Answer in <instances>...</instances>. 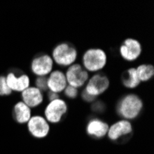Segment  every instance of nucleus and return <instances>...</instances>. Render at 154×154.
I'll return each mask as SVG.
<instances>
[{"label": "nucleus", "instance_id": "1", "mask_svg": "<svg viewBox=\"0 0 154 154\" xmlns=\"http://www.w3.org/2000/svg\"><path fill=\"white\" fill-rule=\"evenodd\" d=\"M143 108L142 100L135 94H128L125 96L119 102L117 105V113L125 120L134 119L138 115Z\"/></svg>", "mask_w": 154, "mask_h": 154}, {"label": "nucleus", "instance_id": "14", "mask_svg": "<svg viewBox=\"0 0 154 154\" xmlns=\"http://www.w3.org/2000/svg\"><path fill=\"white\" fill-rule=\"evenodd\" d=\"M108 129L109 125L100 119L91 120L87 125V133L96 137H102L105 136L108 132Z\"/></svg>", "mask_w": 154, "mask_h": 154}, {"label": "nucleus", "instance_id": "20", "mask_svg": "<svg viewBox=\"0 0 154 154\" xmlns=\"http://www.w3.org/2000/svg\"><path fill=\"white\" fill-rule=\"evenodd\" d=\"M64 93L67 98H69V99H75L79 94V91H78V89H76L74 87L67 85L66 87V89L64 90Z\"/></svg>", "mask_w": 154, "mask_h": 154}, {"label": "nucleus", "instance_id": "15", "mask_svg": "<svg viewBox=\"0 0 154 154\" xmlns=\"http://www.w3.org/2000/svg\"><path fill=\"white\" fill-rule=\"evenodd\" d=\"M13 114L15 120L20 124L28 123L32 117V111L29 106H27L23 102H20L15 104L13 109Z\"/></svg>", "mask_w": 154, "mask_h": 154}, {"label": "nucleus", "instance_id": "4", "mask_svg": "<svg viewBox=\"0 0 154 154\" xmlns=\"http://www.w3.org/2000/svg\"><path fill=\"white\" fill-rule=\"evenodd\" d=\"M65 76L68 86L76 89L82 87L89 79L88 71L79 64H73L69 66Z\"/></svg>", "mask_w": 154, "mask_h": 154}, {"label": "nucleus", "instance_id": "16", "mask_svg": "<svg viewBox=\"0 0 154 154\" xmlns=\"http://www.w3.org/2000/svg\"><path fill=\"white\" fill-rule=\"evenodd\" d=\"M139 83H140V81L138 79L136 68H134V67L129 68L127 72V76L123 79L124 86L128 89H134L139 85Z\"/></svg>", "mask_w": 154, "mask_h": 154}, {"label": "nucleus", "instance_id": "13", "mask_svg": "<svg viewBox=\"0 0 154 154\" xmlns=\"http://www.w3.org/2000/svg\"><path fill=\"white\" fill-rule=\"evenodd\" d=\"M132 132L131 123L128 120H121L114 124L108 129V137L112 140H116L124 135H128Z\"/></svg>", "mask_w": 154, "mask_h": 154}, {"label": "nucleus", "instance_id": "12", "mask_svg": "<svg viewBox=\"0 0 154 154\" xmlns=\"http://www.w3.org/2000/svg\"><path fill=\"white\" fill-rule=\"evenodd\" d=\"M6 81L9 89L13 91L22 92L30 87V79L27 75L17 77L14 73H9L6 77Z\"/></svg>", "mask_w": 154, "mask_h": 154}, {"label": "nucleus", "instance_id": "11", "mask_svg": "<svg viewBox=\"0 0 154 154\" xmlns=\"http://www.w3.org/2000/svg\"><path fill=\"white\" fill-rule=\"evenodd\" d=\"M22 102L30 108L39 106L44 101L43 93L36 87H29L21 92Z\"/></svg>", "mask_w": 154, "mask_h": 154}, {"label": "nucleus", "instance_id": "10", "mask_svg": "<svg viewBox=\"0 0 154 154\" xmlns=\"http://www.w3.org/2000/svg\"><path fill=\"white\" fill-rule=\"evenodd\" d=\"M66 86L67 82L66 76L62 71L54 70L49 74V77L47 78V88L51 92L58 94L64 91Z\"/></svg>", "mask_w": 154, "mask_h": 154}, {"label": "nucleus", "instance_id": "5", "mask_svg": "<svg viewBox=\"0 0 154 154\" xmlns=\"http://www.w3.org/2000/svg\"><path fill=\"white\" fill-rule=\"evenodd\" d=\"M67 112V105L64 100L55 99L51 101L45 109V116L47 122L58 123Z\"/></svg>", "mask_w": 154, "mask_h": 154}, {"label": "nucleus", "instance_id": "22", "mask_svg": "<svg viewBox=\"0 0 154 154\" xmlns=\"http://www.w3.org/2000/svg\"><path fill=\"white\" fill-rule=\"evenodd\" d=\"M48 99H49V101L51 102V101H54V100H55V99H58V95L57 94V93H54V92H49L48 93Z\"/></svg>", "mask_w": 154, "mask_h": 154}, {"label": "nucleus", "instance_id": "8", "mask_svg": "<svg viewBox=\"0 0 154 154\" xmlns=\"http://www.w3.org/2000/svg\"><path fill=\"white\" fill-rule=\"evenodd\" d=\"M142 52L141 45L135 39H125L120 47L121 57L127 61H135L140 57Z\"/></svg>", "mask_w": 154, "mask_h": 154}, {"label": "nucleus", "instance_id": "7", "mask_svg": "<svg viewBox=\"0 0 154 154\" xmlns=\"http://www.w3.org/2000/svg\"><path fill=\"white\" fill-rule=\"evenodd\" d=\"M54 66V61L48 54H42L35 57L32 62V71L37 77H46L49 75Z\"/></svg>", "mask_w": 154, "mask_h": 154}, {"label": "nucleus", "instance_id": "9", "mask_svg": "<svg viewBox=\"0 0 154 154\" xmlns=\"http://www.w3.org/2000/svg\"><path fill=\"white\" fill-rule=\"evenodd\" d=\"M28 129L33 137L43 138L48 135L50 127L45 118L40 116H34L28 121Z\"/></svg>", "mask_w": 154, "mask_h": 154}, {"label": "nucleus", "instance_id": "3", "mask_svg": "<svg viewBox=\"0 0 154 154\" xmlns=\"http://www.w3.org/2000/svg\"><path fill=\"white\" fill-rule=\"evenodd\" d=\"M53 61L62 66H70L77 59L78 52L76 48L69 44H60L53 50Z\"/></svg>", "mask_w": 154, "mask_h": 154}, {"label": "nucleus", "instance_id": "17", "mask_svg": "<svg viewBox=\"0 0 154 154\" xmlns=\"http://www.w3.org/2000/svg\"><path fill=\"white\" fill-rule=\"evenodd\" d=\"M139 81H148L154 75V67L151 65H140L136 68Z\"/></svg>", "mask_w": 154, "mask_h": 154}, {"label": "nucleus", "instance_id": "18", "mask_svg": "<svg viewBox=\"0 0 154 154\" xmlns=\"http://www.w3.org/2000/svg\"><path fill=\"white\" fill-rule=\"evenodd\" d=\"M35 87L41 91H46L47 88V77H37L35 79Z\"/></svg>", "mask_w": 154, "mask_h": 154}, {"label": "nucleus", "instance_id": "2", "mask_svg": "<svg viewBox=\"0 0 154 154\" xmlns=\"http://www.w3.org/2000/svg\"><path fill=\"white\" fill-rule=\"evenodd\" d=\"M107 62L106 54L99 48H91L84 53L82 63L84 69L90 72H96L103 69Z\"/></svg>", "mask_w": 154, "mask_h": 154}, {"label": "nucleus", "instance_id": "6", "mask_svg": "<svg viewBox=\"0 0 154 154\" xmlns=\"http://www.w3.org/2000/svg\"><path fill=\"white\" fill-rule=\"evenodd\" d=\"M110 85L109 79L106 76L102 74H97L88 79V83L86 85L85 91L88 94L93 97H97L103 94Z\"/></svg>", "mask_w": 154, "mask_h": 154}, {"label": "nucleus", "instance_id": "19", "mask_svg": "<svg viewBox=\"0 0 154 154\" xmlns=\"http://www.w3.org/2000/svg\"><path fill=\"white\" fill-rule=\"evenodd\" d=\"M12 91L9 89L8 86L7 81H6V77L1 76L0 77V95L1 96H6L11 94Z\"/></svg>", "mask_w": 154, "mask_h": 154}, {"label": "nucleus", "instance_id": "21", "mask_svg": "<svg viewBox=\"0 0 154 154\" xmlns=\"http://www.w3.org/2000/svg\"><path fill=\"white\" fill-rule=\"evenodd\" d=\"M82 99L84 100V101H86V102H93L96 98L95 97H93V96H91L90 94H88L85 91H83V92H82Z\"/></svg>", "mask_w": 154, "mask_h": 154}]
</instances>
